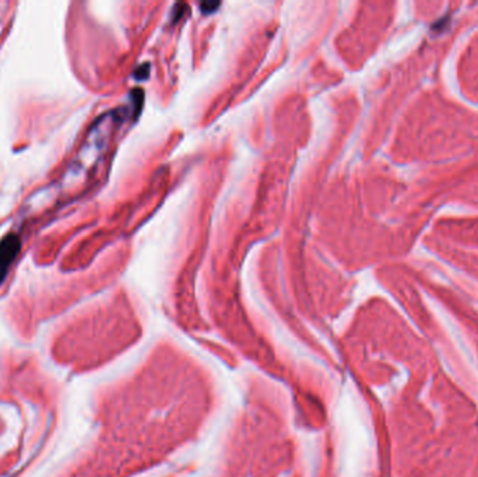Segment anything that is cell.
Masks as SVG:
<instances>
[{
	"mask_svg": "<svg viewBox=\"0 0 478 477\" xmlns=\"http://www.w3.org/2000/svg\"><path fill=\"white\" fill-rule=\"evenodd\" d=\"M21 251L20 236L13 232H9L0 240V286L6 280L10 266Z\"/></svg>",
	"mask_w": 478,
	"mask_h": 477,
	"instance_id": "1",
	"label": "cell"
}]
</instances>
